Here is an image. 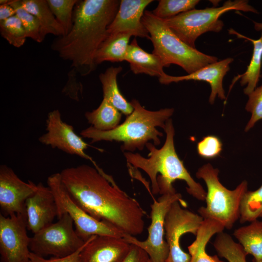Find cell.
<instances>
[{"instance_id": "7c38bea8", "label": "cell", "mask_w": 262, "mask_h": 262, "mask_svg": "<svg viewBox=\"0 0 262 262\" xmlns=\"http://www.w3.org/2000/svg\"><path fill=\"white\" fill-rule=\"evenodd\" d=\"M26 215L0 213V262H29L30 238Z\"/></svg>"}, {"instance_id": "9c48e42d", "label": "cell", "mask_w": 262, "mask_h": 262, "mask_svg": "<svg viewBox=\"0 0 262 262\" xmlns=\"http://www.w3.org/2000/svg\"><path fill=\"white\" fill-rule=\"evenodd\" d=\"M52 223L30 238V250L44 257H65L76 252L87 242L77 233L74 222L67 213H64Z\"/></svg>"}, {"instance_id": "d4e9b609", "label": "cell", "mask_w": 262, "mask_h": 262, "mask_svg": "<svg viewBox=\"0 0 262 262\" xmlns=\"http://www.w3.org/2000/svg\"><path fill=\"white\" fill-rule=\"evenodd\" d=\"M233 235L246 253L253 256L254 261L262 259V221H252L235 229Z\"/></svg>"}, {"instance_id": "e0dca14e", "label": "cell", "mask_w": 262, "mask_h": 262, "mask_svg": "<svg viewBox=\"0 0 262 262\" xmlns=\"http://www.w3.org/2000/svg\"><path fill=\"white\" fill-rule=\"evenodd\" d=\"M131 244L123 238L93 235L81 253V262H122Z\"/></svg>"}, {"instance_id": "44dd1931", "label": "cell", "mask_w": 262, "mask_h": 262, "mask_svg": "<svg viewBox=\"0 0 262 262\" xmlns=\"http://www.w3.org/2000/svg\"><path fill=\"white\" fill-rule=\"evenodd\" d=\"M222 223L215 220L204 219L196 234L195 240L188 246L191 256L190 262H225L217 255L207 254L206 247L212 237L223 232L225 229Z\"/></svg>"}, {"instance_id": "f546056e", "label": "cell", "mask_w": 262, "mask_h": 262, "mask_svg": "<svg viewBox=\"0 0 262 262\" xmlns=\"http://www.w3.org/2000/svg\"><path fill=\"white\" fill-rule=\"evenodd\" d=\"M47 1L53 14L63 27L64 35L67 34L73 25L74 9L78 0H47Z\"/></svg>"}, {"instance_id": "d6986e66", "label": "cell", "mask_w": 262, "mask_h": 262, "mask_svg": "<svg viewBox=\"0 0 262 262\" xmlns=\"http://www.w3.org/2000/svg\"><path fill=\"white\" fill-rule=\"evenodd\" d=\"M125 61L129 63L131 70L135 74H145L159 78L165 74L161 59L153 53L145 51L135 38L129 44Z\"/></svg>"}, {"instance_id": "5b68a950", "label": "cell", "mask_w": 262, "mask_h": 262, "mask_svg": "<svg viewBox=\"0 0 262 262\" xmlns=\"http://www.w3.org/2000/svg\"><path fill=\"white\" fill-rule=\"evenodd\" d=\"M142 21L147 30L153 46L152 53L162 60L164 67L172 64L182 68L190 74L218 61L193 48L181 40L168 26L164 19L145 11Z\"/></svg>"}, {"instance_id": "3957f363", "label": "cell", "mask_w": 262, "mask_h": 262, "mask_svg": "<svg viewBox=\"0 0 262 262\" xmlns=\"http://www.w3.org/2000/svg\"><path fill=\"white\" fill-rule=\"evenodd\" d=\"M164 130L166 139L161 148L157 149L151 143H147L146 145L149 151L147 158L139 153L124 152L128 164L134 168L142 169L147 174L151 180L153 195L175 193L172 183L179 180L186 183L188 194L198 200L205 201L206 192L193 179L176 152L175 131L171 119L166 121Z\"/></svg>"}, {"instance_id": "74e56055", "label": "cell", "mask_w": 262, "mask_h": 262, "mask_svg": "<svg viewBox=\"0 0 262 262\" xmlns=\"http://www.w3.org/2000/svg\"><path fill=\"white\" fill-rule=\"evenodd\" d=\"M254 262H262V259H261V260H258V261H254Z\"/></svg>"}, {"instance_id": "d6a6232c", "label": "cell", "mask_w": 262, "mask_h": 262, "mask_svg": "<svg viewBox=\"0 0 262 262\" xmlns=\"http://www.w3.org/2000/svg\"><path fill=\"white\" fill-rule=\"evenodd\" d=\"M248 96L245 108L251 114V116L246 127V131L253 128L258 121L262 119V84L256 88Z\"/></svg>"}, {"instance_id": "52a82bcc", "label": "cell", "mask_w": 262, "mask_h": 262, "mask_svg": "<svg viewBox=\"0 0 262 262\" xmlns=\"http://www.w3.org/2000/svg\"><path fill=\"white\" fill-rule=\"evenodd\" d=\"M232 10L258 13L247 0H229L220 7L194 9L164 20L181 40L196 48V41L201 34L208 32L219 33L222 30L224 23L219 19L220 17Z\"/></svg>"}, {"instance_id": "d590c367", "label": "cell", "mask_w": 262, "mask_h": 262, "mask_svg": "<svg viewBox=\"0 0 262 262\" xmlns=\"http://www.w3.org/2000/svg\"><path fill=\"white\" fill-rule=\"evenodd\" d=\"M147 253L139 246L131 244L129 253L122 262H149Z\"/></svg>"}, {"instance_id": "277c9868", "label": "cell", "mask_w": 262, "mask_h": 262, "mask_svg": "<svg viewBox=\"0 0 262 262\" xmlns=\"http://www.w3.org/2000/svg\"><path fill=\"white\" fill-rule=\"evenodd\" d=\"M130 103L133 108V112L122 124L107 131H100L91 126L82 131L80 135L91 139L92 143L100 141L122 142L121 150L131 152L136 149L142 150L150 140L154 142V145H159L161 143L159 137L163 136V134L156 128L164 129L166 121L174 113V109L151 111L144 108L135 99Z\"/></svg>"}, {"instance_id": "ba28073f", "label": "cell", "mask_w": 262, "mask_h": 262, "mask_svg": "<svg viewBox=\"0 0 262 262\" xmlns=\"http://www.w3.org/2000/svg\"><path fill=\"white\" fill-rule=\"evenodd\" d=\"M58 207L57 218L67 213L72 218L78 235L84 241L93 235H107L124 238L126 233L111 224L98 220L84 211L72 198L63 184L60 173L51 174L47 179Z\"/></svg>"}, {"instance_id": "f1b7e54d", "label": "cell", "mask_w": 262, "mask_h": 262, "mask_svg": "<svg viewBox=\"0 0 262 262\" xmlns=\"http://www.w3.org/2000/svg\"><path fill=\"white\" fill-rule=\"evenodd\" d=\"M199 0H160L153 11L156 17L166 19L195 9Z\"/></svg>"}, {"instance_id": "4fadbf2b", "label": "cell", "mask_w": 262, "mask_h": 262, "mask_svg": "<svg viewBox=\"0 0 262 262\" xmlns=\"http://www.w3.org/2000/svg\"><path fill=\"white\" fill-rule=\"evenodd\" d=\"M46 131L38 139L41 144L88 160L97 169L100 168L92 158L85 152L91 146L75 132L72 125L63 121L58 110H54L48 114Z\"/></svg>"}, {"instance_id": "cb8c5ba5", "label": "cell", "mask_w": 262, "mask_h": 262, "mask_svg": "<svg viewBox=\"0 0 262 262\" xmlns=\"http://www.w3.org/2000/svg\"><path fill=\"white\" fill-rule=\"evenodd\" d=\"M131 36L130 33L108 35L96 54L95 63L96 66L105 61L120 62L125 61Z\"/></svg>"}, {"instance_id": "83f0119b", "label": "cell", "mask_w": 262, "mask_h": 262, "mask_svg": "<svg viewBox=\"0 0 262 262\" xmlns=\"http://www.w3.org/2000/svg\"><path fill=\"white\" fill-rule=\"evenodd\" d=\"M262 217V185L258 189L247 191L241 201L240 222H252Z\"/></svg>"}, {"instance_id": "6da1fadb", "label": "cell", "mask_w": 262, "mask_h": 262, "mask_svg": "<svg viewBox=\"0 0 262 262\" xmlns=\"http://www.w3.org/2000/svg\"><path fill=\"white\" fill-rule=\"evenodd\" d=\"M62 181L74 200L93 217L133 236L143 233L147 213L103 170L87 164L64 169Z\"/></svg>"}, {"instance_id": "7a4b0ae2", "label": "cell", "mask_w": 262, "mask_h": 262, "mask_svg": "<svg viewBox=\"0 0 262 262\" xmlns=\"http://www.w3.org/2000/svg\"><path fill=\"white\" fill-rule=\"evenodd\" d=\"M118 0H78L73 12L69 33L57 37L51 44L64 60L82 76L89 75L97 66L95 57L108 36L107 29L119 7Z\"/></svg>"}, {"instance_id": "8fae6325", "label": "cell", "mask_w": 262, "mask_h": 262, "mask_svg": "<svg viewBox=\"0 0 262 262\" xmlns=\"http://www.w3.org/2000/svg\"><path fill=\"white\" fill-rule=\"evenodd\" d=\"M181 205L180 201H175L165 218L164 233L169 246L167 262H190V254L182 249L180 241L184 234L191 233L196 235L204 220L200 215L184 209Z\"/></svg>"}, {"instance_id": "ac0fdd59", "label": "cell", "mask_w": 262, "mask_h": 262, "mask_svg": "<svg viewBox=\"0 0 262 262\" xmlns=\"http://www.w3.org/2000/svg\"><path fill=\"white\" fill-rule=\"evenodd\" d=\"M232 58H227L208 65L196 71L181 76H174L166 74L159 78L160 82L168 84L172 82H178L184 81H204L210 84L211 92L209 101L213 104L217 96L222 100H225V91L223 86L224 77L229 70V65L233 62Z\"/></svg>"}, {"instance_id": "8d00e7d4", "label": "cell", "mask_w": 262, "mask_h": 262, "mask_svg": "<svg viewBox=\"0 0 262 262\" xmlns=\"http://www.w3.org/2000/svg\"><path fill=\"white\" fill-rule=\"evenodd\" d=\"M16 14L15 9L9 3L0 5V21L5 20Z\"/></svg>"}, {"instance_id": "603a6c76", "label": "cell", "mask_w": 262, "mask_h": 262, "mask_svg": "<svg viewBox=\"0 0 262 262\" xmlns=\"http://www.w3.org/2000/svg\"><path fill=\"white\" fill-rule=\"evenodd\" d=\"M123 68L121 66H111L104 73L99 75L104 98L116 108L121 113L129 115L133 108L120 93L117 82V77Z\"/></svg>"}, {"instance_id": "30bf717a", "label": "cell", "mask_w": 262, "mask_h": 262, "mask_svg": "<svg viewBox=\"0 0 262 262\" xmlns=\"http://www.w3.org/2000/svg\"><path fill=\"white\" fill-rule=\"evenodd\" d=\"M153 200L150 205L151 223L147 229V239L140 241L135 236L127 234L123 239L128 243L135 245L144 250L151 262H165L169 255V246L164 239L166 215L175 201H180L183 207H186V204L181 195L176 192L162 195L157 200Z\"/></svg>"}, {"instance_id": "5bb4252c", "label": "cell", "mask_w": 262, "mask_h": 262, "mask_svg": "<svg viewBox=\"0 0 262 262\" xmlns=\"http://www.w3.org/2000/svg\"><path fill=\"white\" fill-rule=\"evenodd\" d=\"M37 185L21 180L14 170L6 165L0 166V214L8 216L14 214L26 215L25 202L33 194Z\"/></svg>"}, {"instance_id": "4dcf8cb0", "label": "cell", "mask_w": 262, "mask_h": 262, "mask_svg": "<svg viewBox=\"0 0 262 262\" xmlns=\"http://www.w3.org/2000/svg\"><path fill=\"white\" fill-rule=\"evenodd\" d=\"M0 33L9 44L16 48L22 46L27 38L21 22L16 15L0 21Z\"/></svg>"}, {"instance_id": "8992f818", "label": "cell", "mask_w": 262, "mask_h": 262, "mask_svg": "<svg viewBox=\"0 0 262 262\" xmlns=\"http://www.w3.org/2000/svg\"><path fill=\"white\" fill-rule=\"evenodd\" d=\"M218 174L219 170L210 164L203 165L196 172V177L203 180L207 188L206 206L200 207L198 212L203 219L215 220L230 229L240 217L241 203L247 191V182L244 180L230 190L220 182Z\"/></svg>"}, {"instance_id": "7402d4cb", "label": "cell", "mask_w": 262, "mask_h": 262, "mask_svg": "<svg viewBox=\"0 0 262 262\" xmlns=\"http://www.w3.org/2000/svg\"><path fill=\"white\" fill-rule=\"evenodd\" d=\"M22 6L34 16L40 25L42 41L46 36L51 34L58 37L64 35V31L51 12L46 0H20Z\"/></svg>"}, {"instance_id": "e575fe53", "label": "cell", "mask_w": 262, "mask_h": 262, "mask_svg": "<svg viewBox=\"0 0 262 262\" xmlns=\"http://www.w3.org/2000/svg\"><path fill=\"white\" fill-rule=\"evenodd\" d=\"M89 239L86 243L76 252L65 257L59 258L53 257L49 259H47L44 257L31 252L29 262H81V251L88 242Z\"/></svg>"}, {"instance_id": "836d02e7", "label": "cell", "mask_w": 262, "mask_h": 262, "mask_svg": "<svg viewBox=\"0 0 262 262\" xmlns=\"http://www.w3.org/2000/svg\"><path fill=\"white\" fill-rule=\"evenodd\" d=\"M222 144L217 137L208 135L204 137L197 145V150L200 156L205 159H212L219 155Z\"/></svg>"}, {"instance_id": "ffe728a7", "label": "cell", "mask_w": 262, "mask_h": 262, "mask_svg": "<svg viewBox=\"0 0 262 262\" xmlns=\"http://www.w3.org/2000/svg\"><path fill=\"white\" fill-rule=\"evenodd\" d=\"M255 30H261V35L258 39H253L246 37L233 29H230L229 32L230 34L236 35L238 38L247 40L253 44V50L251 59L246 71L242 74L236 76L234 83L241 78L240 84L242 86L246 85L244 89L246 95H248L256 88L259 81L261 69L262 65V23L254 22Z\"/></svg>"}, {"instance_id": "1f68e13d", "label": "cell", "mask_w": 262, "mask_h": 262, "mask_svg": "<svg viewBox=\"0 0 262 262\" xmlns=\"http://www.w3.org/2000/svg\"><path fill=\"white\" fill-rule=\"evenodd\" d=\"M16 10V15L21 22L27 37L41 43L40 25L37 18L26 10L21 5L20 0H11L9 3Z\"/></svg>"}, {"instance_id": "f35d334b", "label": "cell", "mask_w": 262, "mask_h": 262, "mask_svg": "<svg viewBox=\"0 0 262 262\" xmlns=\"http://www.w3.org/2000/svg\"><path fill=\"white\" fill-rule=\"evenodd\" d=\"M149 262H151L150 260ZM165 262H166V261H165Z\"/></svg>"}, {"instance_id": "484cf974", "label": "cell", "mask_w": 262, "mask_h": 262, "mask_svg": "<svg viewBox=\"0 0 262 262\" xmlns=\"http://www.w3.org/2000/svg\"><path fill=\"white\" fill-rule=\"evenodd\" d=\"M85 117L93 128L100 131H107L119 125L121 113L103 98L99 106L91 112H86Z\"/></svg>"}, {"instance_id": "9a60e30c", "label": "cell", "mask_w": 262, "mask_h": 262, "mask_svg": "<svg viewBox=\"0 0 262 262\" xmlns=\"http://www.w3.org/2000/svg\"><path fill=\"white\" fill-rule=\"evenodd\" d=\"M25 202L27 229L35 233L53 223L58 216V207L49 187L42 182Z\"/></svg>"}, {"instance_id": "4316f807", "label": "cell", "mask_w": 262, "mask_h": 262, "mask_svg": "<svg viewBox=\"0 0 262 262\" xmlns=\"http://www.w3.org/2000/svg\"><path fill=\"white\" fill-rule=\"evenodd\" d=\"M213 246L218 255L228 262H246L247 254L241 245L223 231L217 234Z\"/></svg>"}, {"instance_id": "2e32d148", "label": "cell", "mask_w": 262, "mask_h": 262, "mask_svg": "<svg viewBox=\"0 0 262 262\" xmlns=\"http://www.w3.org/2000/svg\"><path fill=\"white\" fill-rule=\"evenodd\" d=\"M152 0H121L116 14L108 26V35L130 33L132 36L150 39L142 21L146 8Z\"/></svg>"}]
</instances>
